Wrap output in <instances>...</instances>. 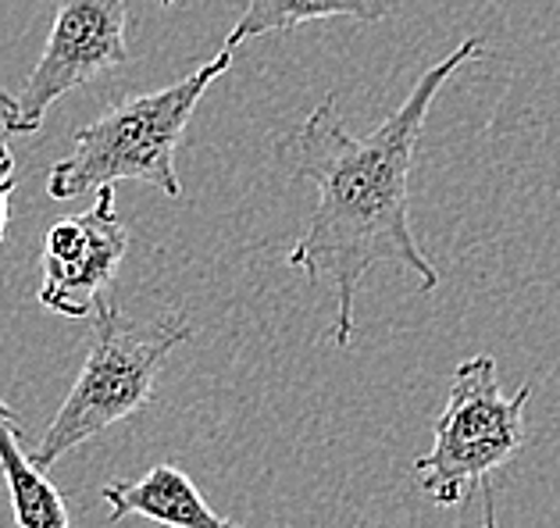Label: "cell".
<instances>
[{"instance_id":"6da1fadb","label":"cell","mask_w":560,"mask_h":528,"mask_svg":"<svg viewBox=\"0 0 560 528\" xmlns=\"http://www.w3.org/2000/svg\"><path fill=\"white\" fill-rule=\"evenodd\" d=\"M482 54V39H464L418 79L407 101L368 137H350L343 129L336 97L322 101L300 126L293 168L296 179L318 186V208L290 250V265L304 272L311 286H329L336 293L332 347H350L358 332L353 307L372 268L400 265L418 279L421 293L440 286V272L411 228V172L432 101L460 64Z\"/></svg>"},{"instance_id":"7a4b0ae2","label":"cell","mask_w":560,"mask_h":528,"mask_svg":"<svg viewBox=\"0 0 560 528\" xmlns=\"http://www.w3.org/2000/svg\"><path fill=\"white\" fill-rule=\"evenodd\" d=\"M232 64L222 47L214 61L200 64L179 83L121 101L107 115L93 118L72 137V154L50 168L47 193L54 200H75L90 189L115 183H147L165 197L179 200L183 183L175 175V146L194 118L203 93Z\"/></svg>"},{"instance_id":"3957f363","label":"cell","mask_w":560,"mask_h":528,"mask_svg":"<svg viewBox=\"0 0 560 528\" xmlns=\"http://www.w3.org/2000/svg\"><path fill=\"white\" fill-rule=\"evenodd\" d=\"M189 332L194 329L186 315L136 325L115 304L101 301L93 307V340L83 368L30 457L39 468H50L75 446L150 408L158 372L165 368L172 350L189 340Z\"/></svg>"},{"instance_id":"277c9868","label":"cell","mask_w":560,"mask_h":528,"mask_svg":"<svg viewBox=\"0 0 560 528\" xmlns=\"http://www.w3.org/2000/svg\"><path fill=\"white\" fill-rule=\"evenodd\" d=\"M532 386L508 397L500 368L489 354L457 364L443 414L435 418V439L425 457L415 460L421 493L435 507H457L471 490L486 493V528L493 521L489 479L525 446V408Z\"/></svg>"},{"instance_id":"5b68a950","label":"cell","mask_w":560,"mask_h":528,"mask_svg":"<svg viewBox=\"0 0 560 528\" xmlns=\"http://www.w3.org/2000/svg\"><path fill=\"white\" fill-rule=\"evenodd\" d=\"M129 0H61L44 54L22 90H0V126L8 137H33L54 101L129 61Z\"/></svg>"},{"instance_id":"8992f818","label":"cell","mask_w":560,"mask_h":528,"mask_svg":"<svg viewBox=\"0 0 560 528\" xmlns=\"http://www.w3.org/2000/svg\"><path fill=\"white\" fill-rule=\"evenodd\" d=\"M129 250V233L118 219L115 186L97 189V204L50 225L44 239L39 304L61 318H86L104 301Z\"/></svg>"},{"instance_id":"52a82bcc","label":"cell","mask_w":560,"mask_h":528,"mask_svg":"<svg viewBox=\"0 0 560 528\" xmlns=\"http://www.w3.org/2000/svg\"><path fill=\"white\" fill-rule=\"evenodd\" d=\"M101 500L107 504V521L147 518L168 528H236L208 507L197 482L175 465H154L132 482H107Z\"/></svg>"},{"instance_id":"ba28073f","label":"cell","mask_w":560,"mask_h":528,"mask_svg":"<svg viewBox=\"0 0 560 528\" xmlns=\"http://www.w3.org/2000/svg\"><path fill=\"white\" fill-rule=\"evenodd\" d=\"M0 476L8 482L19 528H72L61 490L47 479V468L25 454L22 422L4 400H0Z\"/></svg>"},{"instance_id":"9c48e42d","label":"cell","mask_w":560,"mask_h":528,"mask_svg":"<svg viewBox=\"0 0 560 528\" xmlns=\"http://www.w3.org/2000/svg\"><path fill=\"white\" fill-rule=\"evenodd\" d=\"M393 8L396 0H250L247 11L225 36V50H236L254 36L290 33L322 19H358L372 25L393 15Z\"/></svg>"},{"instance_id":"30bf717a","label":"cell","mask_w":560,"mask_h":528,"mask_svg":"<svg viewBox=\"0 0 560 528\" xmlns=\"http://www.w3.org/2000/svg\"><path fill=\"white\" fill-rule=\"evenodd\" d=\"M15 154H11V146L0 140V239L8 236V222H11V193H15Z\"/></svg>"},{"instance_id":"8fae6325","label":"cell","mask_w":560,"mask_h":528,"mask_svg":"<svg viewBox=\"0 0 560 528\" xmlns=\"http://www.w3.org/2000/svg\"><path fill=\"white\" fill-rule=\"evenodd\" d=\"M158 4H175V0H158Z\"/></svg>"}]
</instances>
